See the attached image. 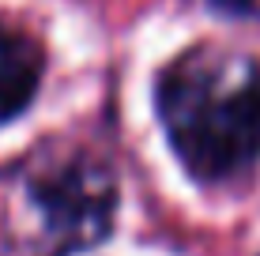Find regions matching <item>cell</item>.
I'll list each match as a JSON object with an SVG mask.
<instances>
[{"label": "cell", "mask_w": 260, "mask_h": 256, "mask_svg": "<svg viewBox=\"0 0 260 256\" xmlns=\"http://www.w3.org/2000/svg\"><path fill=\"white\" fill-rule=\"evenodd\" d=\"M158 121L196 181H234L260 162V60L189 49L158 76Z\"/></svg>", "instance_id": "1"}, {"label": "cell", "mask_w": 260, "mask_h": 256, "mask_svg": "<svg viewBox=\"0 0 260 256\" xmlns=\"http://www.w3.org/2000/svg\"><path fill=\"white\" fill-rule=\"evenodd\" d=\"M8 207L26 256H76L113 230L117 177L87 147L49 143L12 173Z\"/></svg>", "instance_id": "2"}, {"label": "cell", "mask_w": 260, "mask_h": 256, "mask_svg": "<svg viewBox=\"0 0 260 256\" xmlns=\"http://www.w3.org/2000/svg\"><path fill=\"white\" fill-rule=\"evenodd\" d=\"M42 83V49L26 34L0 26V125L30 105Z\"/></svg>", "instance_id": "3"}, {"label": "cell", "mask_w": 260, "mask_h": 256, "mask_svg": "<svg viewBox=\"0 0 260 256\" xmlns=\"http://www.w3.org/2000/svg\"><path fill=\"white\" fill-rule=\"evenodd\" d=\"M219 4H226V8H238V12H249V8H256V0H219Z\"/></svg>", "instance_id": "4"}]
</instances>
